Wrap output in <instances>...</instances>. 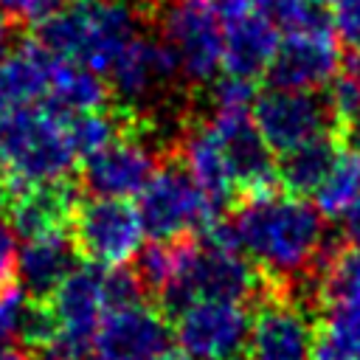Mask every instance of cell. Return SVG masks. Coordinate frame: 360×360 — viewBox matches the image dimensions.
Returning a JSON list of instances; mask_svg holds the SVG:
<instances>
[{
	"label": "cell",
	"instance_id": "cell-1",
	"mask_svg": "<svg viewBox=\"0 0 360 360\" xmlns=\"http://www.w3.org/2000/svg\"><path fill=\"white\" fill-rule=\"evenodd\" d=\"M231 211L239 248L276 281L292 284L307 278L332 239L326 236L318 205L287 191L239 200Z\"/></svg>",
	"mask_w": 360,
	"mask_h": 360
},
{
	"label": "cell",
	"instance_id": "cell-2",
	"mask_svg": "<svg viewBox=\"0 0 360 360\" xmlns=\"http://www.w3.org/2000/svg\"><path fill=\"white\" fill-rule=\"evenodd\" d=\"M76 158L68 112L31 104L0 115V180L8 188L70 180Z\"/></svg>",
	"mask_w": 360,
	"mask_h": 360
},
{
	"label": "cell",
	"instance_id": "cell-3",
	"mask_svg": "<svg viewBox=\"0 0 360 360\" xmlns=\"http://www.w3.org/2000/svg\"><path fill=\"white\" fill-rule=\"evenodd\" d=\"M141 14L129 0H73L48 14L34 39L51 53L107 73L121 48L138 34Z\"/></svg>",
	"mask_w": 360,
	"mask_h": 360
},
{
	"label": "cell",
	"instance_id": "cell-4",
	"mask_svg": "<svg viewBox=\"0 0 360 360\" xmlns=\"http://www.w3.org/2000/svg\"><path fill=\"white\" fill-rule=\"evenodd\" d=\"M146 25L177 53L188 90H202L222 68V25L214 0H160Z\"/></svg>",
	"mask_w": 360,
	"mask_h": 360
},
{
	"label": "cell",
	"instance_id": "cell-5",
	"mask_svg": "<svg viewBox=\"0 0 360 360\" xmlns=\"http://www.w3.org/2000/svg\"><path fill=\"white\" fill-rule=\"evenodd\" d=\"M228 208L214 202L180 158L169 155L149 183L141 188L138 214L143 231L152 239H174L183 233H200L211 219L222 217Z\"/></svg>",
	"mask_w": 360,
	"mask_h": 360
},
{
	"label": "cell",
	"instance_id": "cell-6",
	"mask_svg": "<svg viewBox=\"0 0 360 360\" xmlns=\"http://www.w3.org/2000/svg\"><path fill=\"white\" fill-rule=\"evenodd\" d=\"M169 158L163 141L152 132H124L98 152L87 155L79 169V188L96 197H132L149 183L158 166Z\"/></svg>",
	"mask_w": 360,
	"mask_h": 360
},
{
	"label": "cell",
	"instance_id": "cell-7",
	"mask_svg": "<svg viewBox=\"0 0 360 360\" xmlns=\"http://www.w3.org/2000/svg\"><path fill=\"white\" fill-rule=\"evenodd\" d=\"M70 236L82 259L115 267L127 264V259L138 253L143 222L141 214L121 197L82 194L70 217Z\"/></svg>",
	"mask_w": 360,
	"mask_h": 360
},
{
	"label": "cell",
	"instance_id": "cell-8",
	"mask_svg": "<svg viewBox=\"0 0 360 360\" xmlns=\"http://www.w3.org/2000/svg\"><path fill=\"white\" fill-rule=\"evenodd\" d=\"M309 309L292 298L290 284L264 276L262 295L250 304V360H309Z\"/></svg>",
	"mask_w": 360,
	"mask_h": 360
},
{
	"label": "cell",
	"instance_id": "cell-9",
	"mask_svg": "<svg viewBox=\"0 0 360 360\" xmlns=\"http://www.w3.org/2000/svg\"><path fill=\"white\" fill-rule=\"evenodd\" d=\"M202 115L208 118L214 135L219 138V146L231 172L233 194H236L233 202L281 191L276 160L262 132L256 129V121L248 107H217Z\"/></svg>",
	"mask_w": 360,
	"mask_h": 360
},
{
	"label": "cell",
	"instance_id": "cell-10",
	"mask_svg": "<svg viewBox=\"0 0 360 360\" xmlns=\"http://www.w3.org/2000/svg\"><path fill=\"white\" fill-rule=\"evenodd\" d=\"M250 115L264 143L276 155H284L298 143H307L335 129L329 98L318 96L315 90L270 87L264 93H256Z\"/></svg>",
	"mask_w": 360,
	"mask_h": 360
},
{
	"label": "cell",
	"instance_id": "cell-11",
	"mask_svg": "<svg viewBox=\"0 0 360 360\" xmlns=\"http://www.w3.org/2000/svg\"><path fill=\"white\" fill-rule=\"evenodd\" d=\"M250 335V307L242 301L202 298L174 315V338L194 360H225Z\"/></svg>",
	"mask_w": 360,
	"mask_h": 360
},
{
	"label": "cell",
	"instance_id": "cell-12",
	"mask_svg": "<svg viewBox=\"0 0 360 360\" xmlns=\"http://www.w3.org/2000/svg\"><path fill=\"white\" fill-rule=\"evenodd\" d=\"M222 25V68L228 76L256 82L278 48V28L253 0H214Z\"/></svg>",
	"mask_w": 360,
	"mask_h": 360
},
{
	"label": "cell",
	"instance_id": "cell-13",
	"mask_svg": "<svg viewBox=\"0 0 360 360\" xmlns=\"http://www.w3.org/2000/svg\"><path fill=\"white\" fill-rule=\"evenodd\" d=\"M174 326L155 304L115 309L101 318L93 338L96 360H163L172 352Z\"/></svg>",
	"mask_w": 360,
	"mask_h": 360
},
{
	"label": "cell",
	"instance_id": "cell-14",
	"mask_svg": "<svg viewBox=\"0 0 360 360\" xmlns=\"http://www.w3.org/2000/svg\"><path fill=\"white\" fill-rule=\"evenodd\" d=\"M340 73V53L329 22L287 31L278 42L273 62L264 70L270 87L284 90H318Z\"/></svg>",
	"mask_w": 360,
	"mask_h": 360
},
{
	"label": "cell",
	"instance_id": "cell-15",
	"mask_svg": "<svg viewBox=\"0 0 360 360\" xmlns=\"http://www.w3.org/2000/svg\"><path fill=\"white\" fill-rule=\"evenodd\" d=\"M82 197L79 183L70 180H59V183H37V186H14L6 194V219L11 222V228L25 236H42L51 231H65L70 228V217L73 208Z\"/></svg>",
	"mask_w": 360,
	"mask_h": 360
},
{
	"label": "cell",
	"instance_id": "cell-16",
	"mask_svg": "<svg viewBox=\"0 0 360 360\" xmlns=\"http://www.w3.org/2000/svg\"><path fill=\"white\" fill-rule=\"evenodd\" d=\"M79 250L70 228L51 231L25 242L17 259V281L28 301H51L56 287L76 270Z\"/></svg>",
	"mask_w": 360,
	"mask_h": 360
},
{
	"label": "cell",
	"instance_id": "cell-17",
	"mask_svg": "<svg viewBox=\"0 0 360 360\" xmlns=\"http://www.w3.org/2000/svg\"><path fill=\"white\" fill-rule=\"evenodd\" d=\"M56 59L59 56L39 45L34 37L20 39L0 59V115L48 98Z\"/></svg>",
	"mask_w": 360,
	"mask_h": 360
},
{
	"label": "cell",
	"instance_id": "cell-18",
	"mask_svg": "<svg viewBox=\"0 0 360 360\" xmlns=\"http://www.w3.org/2000/svg\"><path fill=\"white\" fill-rule=\"evenodd\" d=\"M304 281L315 309H360V245L332 236Z\"/></svg>",
	"mask_w": 360,
	"mask_h": 360
},
{
	"label": "cell",
	"instance_id": "cell-19",
	"mask_svg": "<svg viewBox=\"0 0 360 360\" xmlns=\"http://www.w3.org/2000/svg\"><path fill=\"white\" fill-rule=\"evenodd\" d=\"M343 138L338 129L323 132L307 143H298L295 149L284 152L281 160H276L278 169V186L281 191L292 194V197H307L315 194L318 186L323 183L338 149H340Z\"/></svg>",
	"mask_w": 360,
	"mask_h": 360
},
{
	"label": "cell",
	"instance_id": "cell-20",
	"mask_svg": "<svg viewBox=\"0 0 360 360\" xmlns=\"http://www.w3.org/2000/svg\"><path fill=\"white\" fill-rule=\"evenodd\" d=\"M48 101L59 112H98L112 104V90L107 79L79 62L70 59H56L53 76H51V90Z\"/></svg>",
	"mask_w": 360,
	"mask_h": 360
},
{
	"label": "cell",
	"instance_id": "cell-21",
	"mask_svg": "<svg viewBox=\"0 0 360 360\" xmlns=\"http://www.w3.org/2000/svg\"><path fill=\"white\" fill-rule=\"evenodd\" d=\"M360 200V149L340 143L323 183L315 191V205L323 217H346V211Z\"/></svg>",
	"mask_w": 360,
	"mask_h": 360
},
{
	"label": "cell",
	"instance_id": "cell-22",
	"mask_svg": "<svg viewBox=\"0 0 360 360\" xmlns=\"http://www.w3.org/2000/svg\"><path fill=\"white\" fill-rule=\"evenodd\" d=\"M309 360H360V309H329L315 321Z\"/></svg>",
	"mask_w": 360,
	"mask_h": 360
},
{
	"label": "cell",
	"instance_id": "cell-23",
	"mask_svg": "<svg viewBox=\"0 0 360 360\" xmlns=\"http://www.w3.org/2000/svg\"><path fill=\"white\" fill-rule=\"evenodd\" d=\"M253 3L276 28H284V31H298V28L329 22L326 14L312 0H253Z\"/></svg>",
	"mask_w": 360,
	"mask_h": 360
},
{
	"label": "cell",
	"instance_id": "cell-24",
	"mask_svg": "<svg viewBox=\"0 0 360 360\" xmlns=\"http://www.w3.org/2000/svg\"><path fill=\"white\" fill-rule=\"evenodd\" d=\"M146 298H149V292H146L143 281L138 278L135 267L115 264V267L104 270V309L107 312L141 307V304H146Z\"/></svg>",
	"mask_w": 360,
	"mask_h": 360
},
{
	"label": "cell",
	"instance_id": "cell-25",
	"mask_svg": "<svg viewBox=\"0 0 360 360\" xmlns=\"http://www.w3.org/2000/svg\"><path fill=\"white\" fill-rule=\"evenodd\" d=\"M332 28L338 42L360 59V0H338L332 11Z\"/></svg>",
	"mask_w": 360,
	"mask_h": 360
},
{
	"label": "cell",
	"instance_id": "cell-26",
	"mask_svg": "<svg viewBox=\"0 0 360 360\" xmlns=\"http://www.w3.org/2000/svg\"><path fill=\"white\" fill-rule=\"evenodd\" d=\"M59 6H62V0H0V11L11 20L14 28L39 25Z\"/></svg>",
	"mask_w": 360,
	"mask_h": 360
},
{
	"label": "cell",
	"instance_id": "cell-27",
	"mask_svg": "<svg viewBox=\"0 0 360 360\" xmlns=\"http://www.w3.org/2000/svg\"><path fill=\"white\" fill-rule=\"evenodd\" d=\"M17 231L8 219H0V292L11 290L17 281Z\"/></svg>",
	"mask_w": 360,
	"mask_h": 360
},
{
	"label": "cell",
	"instance_id": "cell-28",
	"mask_svg": "<svg viewBox=\"0 0 360 360\" xmlns=\"http://www.w3.org/2000/svg\"><path fill=\"white\" fill-rule=\"evenodd\" d=\"M22 307H25L22 290H14L11 287V290L0 292V346H6L11 338H17Z\"/></svg>",
	"mask_w": 360,
	"mask_h": 360
},
{
	"label": "cell",
	"instance_id": "cell-29",
	"mask_svg": "<svg viewBox=\"0 0 360 360\" xmlns=\"http://www.w3.org/2000/svg\"><path fill=\"white\" fill-rule=\"evenodd\" d=\"M0 360H37V354L25 346H0Z\"/></svg>",
	"mask_w": 360,
	"mask_h": 360
},
{
	"label": "cell",
	"instance_id": "cell-30",
	"mask_svg": "<svg viewBox=\"0 0 360 360\" xmlns=\"http://www.w3.org/2000/svg\"><path fill=\"white\" fill-rule=\"evenodd\" d=\"M135 8H138V14H141V20H143V25H146V20H149V14L160 6V0H129Z\"/></svg>",
	"mask_w": 360,
	"mask_h": 360
},
{
	"label": "cell",
	"instance_id": "cell-31",
	"mask_svg": "<svg viewBox=\"0 0 360 360\" xmlns=\"http://www.w3.org/2000/svg\"><path fill=\"white\" fill-rule=\"evenodd\" d=\"M163 360H194L191 354H186V352H169Z\"/></svg>",
	"mask_w": 360,
	"mask_h": 360
},
{
	"label": "cell",
	"instance_id": "cell-32",
	"mask_svg": "<svg viewBox=\"0 0 360 360\" xmlns=\"http://www.w3.org/2000/svg\"><path fill=\"white\" fill-rule=\"evenodd\" d=\"M352 73H354V79H357V87H360V59H354V68H352Z\"/></svg>",
	"mask_w": 360,
	"mask_h": 360
},
{
	"label": "cell",
	"instance_id": "cell-33",
	"mask_svg": "<svg viewBox=\"0 0 360 360\" xmlns=\"http://www.w3.org/2000/svg\"><path fill=\"white\" fill-rule=\"evenodd\" d=\"M6 194H8V186H6V183H3V180H0V205H3V202H6Z\"/></svg>",
	"mask_w": 360,
	"mask_h": 360
},
{
	"label": "cell",
	"instance_id": "cell-34",
	"mask_svg": "<svg viewBox=\"0 0 360 360\" xmlns=\"http://www.w3.org/2000/svg\"><path fill=\"white\" fill-rule=\"evenodd\" d=\"M225 360H248V357H242V354L236 352V354H231V357H225Z\"/></svg>",
	"mask_w": 360,
	"mask_h": 360
},
{
	"label": "cell",
	"instance_id": "cell-35",
	"mask_svg": "<svg viewBox=\"0 0 360 360\" xmlns=\"http://www.w3.org/2000/svg\"><path fill=\"white\" fill-rule=\"evenodd\" d=\"M312 3H318V6H321V3H329V0H312Z\"/></svg>",
	"mask_w": 360,
	"mask_h": 360
}]
</instances>
